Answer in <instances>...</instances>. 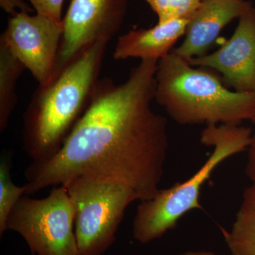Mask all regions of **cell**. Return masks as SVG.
<instances>
[{
    "label": "cell",
    "instance_id": "1",
    "mask_svg": "<svg viewBox=\"0 0 255 255\" xmlns=\"http://www.w3.org/2000/svg\"><path fill=\"white\" fill-rule=\"evenodd\" d=\"M157 63L140 61L120 84L99 79L59 151L25 169L26 195L80 176L112 179L140 202L157 194L169 147L167 120L152 107Z\"/></svg>",
    "mask_w": 255,
    "mask_h": 255
},
{
    "label": "cell",
    "instance_id": "2",
    "mask_svg": "<svg viewBox=\"0 0 255 255\" xmlns=\"http://www.w3.org/2000/svg\"><path fill=\"white\" fill-rule=\"evenodd\" d=\"M108 43L85 48L46 85L39 86L23 114V145L33 162L53 157L90 104Z\"/></svg>",
    "mask_w": 255,
    "mask_h": 255
},
{
    "label": "cell",
    "instance_id": "3",
    "mask_svg": "<svg viewBox=\"0 0 255 255\" xmlns=\"http://www.w3.org/2000/svg\"><path fill=\"white\" fill-rule=\"evenodd\" d=\"M155 100L181 125L234 124L255 117V93L232 91L173 52L157 63Z\"/></svg>",
    "mask_w": 255,
    "mask_h": 255
},
{
    "label": "cell",
    "instance_id": "4",
    "mask_svg": "<svg viewBox=\"0 0 255 255\" xmlns=\"http://www.w3.org/2000/svg\"><path fill=\"white\" fill-rule=\"evenodd\" d=\"M253 132L234 124L209 125L201 132V142L213 147L212 152L195 174L173 187L159 189L152 199L140 201L132 221L134 240L147 244L172 229L182 216L201 207V190L215 169L232 156L248 149Z\"/></svg>",
    "mask_w": 255,
    "mask_h": 255
},
{
    "label": "cell",
    "instance_id": "5",
    "mask_svg": "<svg viewBox=\"0 0 255 255\" xmlns=\"http://www.w3.org/2000/svg\"><path fill=\"white\" fill-rule=\"evenodd\" d=\"M75 207L79 255H102L114 244L126 209L137 197L107 178L80 176L63 184Z\"/></svg>",
    "mask_w": 255,
    "mask_h": 255
},
{
    "label": "cell",
    "instance_id": "6",
    "mask_svg": "<svg viewBox=\"0 0 255 255\" xmlns=\"http://www.w3.org/2000/svg\"><path fill=\"white\" fill-rule=\"evenodd\" d=\"M75 205L66 187H53L43 199L23 196L6 221L33 255H79L75 232Z\"/></svg>",
    "mask_w": 255,
    "mask_h": 255
},
{
    "label": "cell",
    "instance_id": "7",
    "mask_svg": "<svg viewBox=\"0 0 255 255\" xmlns=\"http://www.w3.org/2000/svg\"><path fill=\"white\" fill-rule=\"evenodd\" d=\"M63 31V21L19 11L9 18L0 42L43 86L54 75Z\"/></svg>",
    "mask_w": 255,
    "mask_h": 255
},
{
    "label": "cell",
    "instance_id": "8",
    "mask_svg": "<svg viewBox=\"0 0 255 255\" xmlns=\"http://www.w3.org/2000/svg\"><path fill=\"white\" fill-rule=\"evenodd\" d=\"M129 1L71 0L63 18V35L54 75L90 45L109 43L123 24Z\"/></svg>",
    "mask_w": 255,
    "mask_h": 255
},
{
    "label": "cell",
    "instance_id": "9",
    "mask_svg": "<svg viewBox=\"0 0 255 255\" xmlns=\"http://www.w3.org/2000/svg\"><path fill=\"white\" fill-rule=\"evenodd\" d=\"M186 60L219 72L224 85L234 91L255 93V7L242 15L233 36L219 49Z\"/></svg>",
    "mask_w": 255,
    "mask_h": 255
},
{
    "label": "cell",
    "instance_id": "10",
    "mask_svg": "<svg viewBox=\"0 0 255 255\" xmlns=\"http://www.w3.org/2000/svg\"><path fill=\"white\" fill-rule=\"evenodd\" d=\"M253 6L246 0H203L187 23L184 41L172 52L185 60L206 55L223 28Z\"/></svg>",
    "mask_w": 255,
    "mask_h": 255
},
{
    "label": "cell",
    "instance_id": "11",
    "mask_svg": "<svg viewBox=\"0 0 255 255\" xmlns=\"http://www.w3.org/2000/svg\"><path fill=\"white\" fill-rule=\"evenodd\" d=\"M189 20L178 19L150 28L131 30L119 37L114 48L115 60L139 58L157 60L173 50L174 45L185 34Z\"/></svg>",
    "mask_w": 255,
    "mask_h": 255
},
{
    "label": "cell",
    "instance_id": "12",
    "mask_svg": "<svg viewBox=\"0 0 255 255\" xmlns=\"http://www.w3.org/2000/svg\"><path fill=\"white\" fill-rule=\"evenodd\" d=\"M24 66L0 42V131L7 127L11 114L17 102L16 87Z\"/></svg>",
    "mask_w": 255,
    "mask_h": 255
},
{
    "label": "cell",
    "instance_id": "13",
    "mask_svg": "<svg viewBox=\"0 0 255 255\" xmlns=\"http://www.w3.org/2000/svg\"><path fill=\"white\" fill-rule=\"evenodd\" d=\"M11 152L4 150L0 159V236H2L6 229V221L10 213L23 196L26 195L25 185H16L11 175Z\"/></svg>",
    "mask_w": 255,
    "mask_h": 255
},
{
    "label": "cell",
    "instance_id": "14",
    "mask_svg": "<svg viewBox=\"0 0 255 255\" xmlns=\"http://www.w3.org/2000/svg\"><path fill=\"white\" fill-rule=\"evenodd\" d=\"M223 234L232 255H255V215L239 210L232 227Z\"/></svg>",
    "mask_w": 255,
    "mask_h": 255
},
{
    "label": "cell",
    "instance_id": "15",
    "mask_svg": "<svg viewBox=\"0 0 255 255\" xmlns=\"http://www.w3.org/2000/svg\"><path fill=\"white\" fill-rule=\"evenodd\" d=\"M157 15L159 24L178 19L189 20L203 0H145Z\"/></svg>",
    "mask_w": 255,
    "mask_h": 255
},
{
    "label": "cell",
    "instance_id": "16",
    "mask_svg": "<svg viewBox=\"0 0 255 255\" xmlns=\"http://www.w3.org/2000/svg\"><path fill=\"white\" fill-rule=\"evenodd\" d=\"M36 14L53 18L58 22H63L62 11L64 0H28Z\"/></svg>",
    "mask_w": 255,
    "mask_h": 255
},
{
    "label": "cell",
    "instance_id": "17",
    "mask_svg": "<svg viewBox=\"0 0 255 255\" xmlns=\"http://www.w3.org/2000/svg\"><path fill=\"white\" fill-rule=\"evenodd\" d=\"M0 6L11 16H14L19 11L28 13L32 11L31 8L25 2L24 0H0Z\"/></svg>",
    "mask_w": 255,
    "mask_h": 255
},
{
    "label": "cell",
    "instance_id": "18",
    "mask_svg": "<svg viewBox=\"0 0 255 255\" xmlns=\"http://www.w3.org/2000/svg\"><path fill=\"white\" fill-rule=\"evenodd\" d=\"M241 211L255 215V184H252L243 193Z\"/></svg>",
    "mask_w": 255,
    "mask_h": 255
},
{
    "label": "cell",
    "instance_id": "19",
    "mask_svg": "<svg viewBox=\"0 0 255 255\" xmlns=\"http://www.w3.org/2000/svg\"><path fill=\"white\" fill-rule=\"evenodd\" d=\"M255 124V117L252 120ZM249 153H248V162L246 165V173L251 179L252 184H255V131L252 135V140L250 144Z\"/></svg>",
    "mask_w": 255,
    "mask_h": 255
},
{
    "label": "cell",
    "instance_id": "20",
    "mask_svg": "<svg viewBox=\"0 0 255 255\" xmlns=\"http://www.w3.org/2000/svg\"><path fill=\"white\" fill-rule=\"evenodd\" d=\"M179 255H216L214 253L211 251H204V250H200V251H191L185 252V253H182Z\"/></svg>",
    "mask_w": 255,
    "mask_h": 255
}]
</instances>
